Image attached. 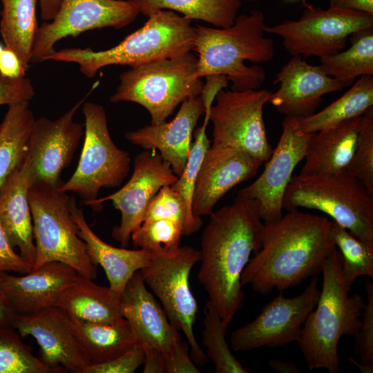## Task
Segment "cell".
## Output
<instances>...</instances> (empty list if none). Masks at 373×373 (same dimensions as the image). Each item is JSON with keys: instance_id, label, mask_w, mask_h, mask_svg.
<instances>
[{"instance_id": "obj_7", "label": "cell", "mask_w": 373, "mask_h": 373, "mask_svg": "<svg viewBox=\"0 0 373 373\" xmlns=\"http://www.w3.org/2000/svg\"><path fill=\"white\" fill-rule=\"evenodd\" d=\"M321 211L357 238L373 243V194L346 171L331 175L292 176L283 208Z\"/></svg>"}, {"instance_id": "obj_12", "label": "cell", "mask_w": 373, "mask_h": 373, "mask_svg": "<svg viewBox=\"0 0 373 373\" xmlns=\"http://www.w3.org/2000/svg\"><path fill=\"white\" fill-rule=\"evenodd\" d=\"M271 94L267 89L220 90L209 113L211 146L238 149L267 162L273 149L267 136L263 108Z\"/></svg>"}, {"instance_id": "obj_14", "label": "cell", "mask_w": 373, "mask_h": 373, "mask_svg": "<svg viewBox=\"0 0 373 373\" xmlns=\"http://www.w3.org/2000/svg\"><path fill=\"white\" fill-rule=\"evenodd\" d=\"M318 282L316 276L312 277L299 295L288 298L280 293L274 298L254 320L231 333V348L236 352H246L298 342L304 323L318 300Z\"/></svg>"}, {"instance_id": "obj_4", "label": "cell", "mask_w": 373, "mask_h": 373, "mask_svg": "<svg viewBox=\"0 0 373 373\" xmlns=\"http://www.w3.org/2000/svg\"><path fill=\"white\" fill-rule=\"evenodd\" d=\"M341 261L335 247L324 260L318 300L297 342L309 370L325 368L338 373L339 340L343 335L355 337L361 326L360 316L366 303L360 294L349 295L351 289L343 280Z\"/></svg>"}, {"instance_id": "obj_13", "label": "cell", "mask_w": 373, "mask_h": 373, "mask_svg": "<svg viewBox=\"0 0 373 373\" xmlns=\"http://www.w3.org/2000/svg\"><path fill=\"white\" fill-rule=\"evenodd\" d=\"M140 12L127 0H61L51 22L37 28L30 63L38 64L53 53L61 39L94 29H121L133 22Z\"/></svg>"}, {"instance_id": "obj_17", "label": "cell", "mask_w": 373, "mask_h": 373, "mask_svg": "<svg viewBox=\"0 0 373 373\" xmlns=\"http://www.w3.org/2000/svg\"><path fill=\"white\" fill-rule=\"evenodd\" d=\"M311 134L300 129L298 118L286 117L280 140L264 171L253 183L239 191L238 193L256 201L260 218L265 222L283 216L285 190L296 166L305 157Z\"/></svg>"}, {"instance_id": "obj_53", "label": "cell", "mask_w": 373, "mask_h": 373, "mask_svg": "<svg viewBox=\"0 0 373 373\" xmlns=\"http://www.w3.org/2000/svg\"><path fill=\"white\" fill-rule=\"evenodd\" d=\"M347 360L355 365L358 370L363 373H372L373 372V365H365L361 363H358L354 360L352 357H347Z\"/></svg>"}, {"instance_id": "obj_44", "label": "cell", "mask_w": 373, "mask_h": 373, "mask_svg": "<svg viewBox=\"0 0 373 373\" xmlns=\"http://www.w3.org/2000/svg\"><path fill=\"white\" fill-rule=\"evenodd\" d=\"M32 269V265L15 251L0 221V274L14 271L25 274Z\"/></svg>"}, {"instance_id": "obj_16", "label": "cell", "mask_w": 373, "mask_h": 373, "mask_svg": "<svg viewBox=\"0 0 373 373\" xmlns=\"http://www.w3.org/2000/svg\"><path fill=\"white\" fill-rule=\"evenodd\" d=\"M95 87L59 117L35 119L24 160L35 182L56 188L63 184L61 174L70 165L84 135V124L74 117Z\"/></svg>"}, {"instance_id": "obj_21", "label": "cell", "mask_w": 373, "mask_h": 373, "mask_svg": "<svg viewBox=\"0 0 373 373\" xmlns=\"http://www.w3.org/2000/svg\"><path fill=\"white\" fill-rule=\"evenodd\" d=\"M77 276L70 266L51 261L19 276L0 274V293L14 314H31L55 306Z\"/></svg>"}, {"instance_id": "obj_23", "label": "cell", "mask_w": 373, "mask_h": 373, "mask_svg": "<svg viewBox=\"0 0 373 373\" xmlns=\"http://www.w3.org/2000/svg\"><path fill=\"white\" fill-rule=\"evenodd\" d=\"M204 108L200 96L186 99L170 122L145 126L128 131L125 138L146 150H158L178 177L188 160L192 135Z\"/></svg>"}, {"instance_id": "obj_45", "label": "cell", "mask_w": 373, "mask_h": 373, "mask_svg": "<svg viewBox=\"0 0 373 373\" xmlns=\"http://www.w3.org/2000/svg\"><path fill=\"white\" fill-rule=\"evenodd\" d=\"M189 343L180 341L165 361V373H200L192 360Z\"/></svg>"}, {"instance_id": "obj_47", "label": "cell", "mask_w": 373, "mask_h": 373, "mask_svg": "<svg viewBox=\"0 0 373 373\" xmlns=\"http://www.w3.org/2000/svg\"><path fill=\"white\" fill-rule=\"evenodd\" d=\"M26 68L23 65L17 53L5 46L0 55V74L9 79L26 77Z\"/></svg>"}, {"instance_id": "obj_52", "label": "cell", "mask_w": 373, "mask_h": 373, "mask_svg": "<svg viewBox=\"0 0 373 373\" xmlns=\"http://www.w3.org/2000/svg\"><path fill=\"white\" fill-rule=\"evenodd\" d=\"M14 313L10 309L0 293V322L10 323V318Z\"/></svg>"}, {"instance_id": "obj_55", "label": "cell", "mask_w": 373, "mask_h": 373, "mask_svg": "<svg viewBox=\"0 0 373 373\" xmlns=\"http://www.w3.org/2000/svg\"><path fill=\"white\" fill-rule=\"evenodd\" d=\"M240 1L242 2V1H250V2H253V1H256L258 0H239Z\"/></svg>"}, {"instance_id": "obj_9", "label": "cell", "mask_w": 373, "mask_h": 373, "mask_svg": "<svg viewBox=\"0 0 373 373\" xmlns=\"http://www.w3.org/2000/svg\"><path fill=\"white\" fill-rule=\"evenodd\" d=\"M200 260L199 250L179 246L170 251L152 253L149 263L140 273L160 300L172 326L185 336L192 360L202 366L209 359L194 334L198 307L189 285L191 271Z\"/></svg>"}, {"instance_id": "obj_19", "label": "cell", "mask_w": 373, "mask_h": 373, "mask_svg": "<svg viewBox=\"0 0 373 373\" xmlns=\"http://www.w3.org/2000/svg\"><path fill=\"white\" fill-rule=\"evenodd\" d=\"M268 102L286 117L302 118L316 113L324 95L340 91L346 84L327 75L318 66L309 64L301 56H292L276 75Z\"/></svg>"}, {"instance_id": "obj_40", "label": "cell", "mask_w": 373, "mask_h": 373, "mask_svg": "<svg viewBox=\"0 0 373 373\" xmlns=\"http://www.w3.org/2000/svg\"><path fill=\"white\" fill-rule=\"evenodd\" d=\"M160 218L183 224L184 236L199 230L189 218L183 199L171 185L162 186L153 198L146 209L144 220Z\"/></svg>"}, {"instance_id": "obj_46", "label": "cell", "mask_w": 373, "mask_h": 373, "mask_svg": "<svg viewBox=\"0 0 373 373\" xmlns=\"http://www.w3.org/2000/svg\"><path fill=\"white\" fill-rule=\"evenodd\" d=\"M207 82L203 84L200 95L204 108V124H209V113L218 92L227 88L229 80L227 77L222 75H213L206 77Z\"/></svg>"}, {"instance_id": "obj_41", "label": "cell", "mask_w": 373, "mask_h": 373, "mask_svg": "<svg viewBox=\"0 0 373 373\" xmlns=\"http://www.w3.org/2000/svg\"><path fill=\"white\" fill-rule=\"evenodd\" d=\"M365 288L367 301L363 308V320L358 333L355 336V352L360 363L373 365V284L366 280Z\"/></svg>"}, {"instance_id": "obj_20", "label": "cell", "mask_w": 373, "mask_h": 373, "mask_svg": "<svg viewBox=\"0 0 373 373\" xmlns=\"http://www.w3.org/2000/svg\"><path fill=\"white\" fill-rule=\"evenodd\" d=\"M262 163L238 149L210 146L196 180L192 200L194 215L210 216L222 196L238 184L253 178Z\"/></svg>"}, {"instance_id": "obj_50", "label": "cell", "mask_w": 373, "mask_h": 373, "mask_svg": "<svg viewBox=\"0 0 373 373\" xmlns=\"http://www.w3.org/2000/svg\"><path fill=\"white\" fill-rule=\"evenodd\" d=\"M41 19L51 21L57 15L61 0H39Z\"/></svg>"}, {"instance_id": "obj_10", "label": "cell", "mask_w": 373, "mask_h": 373, "mask_svg": "<svg viewBox=\"0 0 373 373\" xmlns=\"http://www.w3.org/2000/svg\"><path fill=\"white\" fill-rule=\"evenodd\" d=\"M84 135L77 166L72 176L58 188L73 192L90 207L102 188L119 186L128 174L129 153L116 146L111 138L106 113L99 104L84 102Z\"/></svg>"}, {"instance_id": "obj_42", "label": "cell", "mask_w": 373, "mask_h": 373, "mask_svg": "<svg viewBox=\"0 0 373 373\" xmlns=\"http://www.w3.org/2000/svg\"><path fill=\"white\" fill-rule=\"evenodd\" d=\"M144 361V350L140 344L135 343L130 349L108 361L88 365L81 373H133Z\"/></svg>"}, {"instance_id": "obj_31", "label": "cell", "mask_w": 373, "mask_h": 373, "mask_svg": "<svg viewBox=\"0 0 373 373\" xmlns=\"http://www.w3.org/2000/svg\"><path fill=\"white\" fill-rule=\"evenodd\" d=\"M39 0H0V33L4 46L13 50L23 65L30 64L39 26L36 6Z\"/></svg>"}, {"instance_id": "obj_24", "label": "cell", "mask_w": 373, "mask_h": 373, "mask_svg": "<svg viewBox=\"0 0 373 373\" xmlns=\"http://www.w3.org/2000/svg\"><path fill=\"white\" fill-rule=\"evenodd\" d=\"M35 180L24 160L5 182L0 191V221L13 247L32 265L36 248L28 191Z\"/></svg>"}, {"instance_id": "obj_48", "label": "cell", "mask_w": 373, "mask_h": 373, "mask_svg": "<svg viewBox=\"0 0 373 373\" xmlns=\"http://www.w3.org/2000/svg\"><path fill=\"white\" fill-rule=\"evenodd\" d=\"M144 373H165V357L159 350H144Z\"/></svg>"}, {"instance_id": "obj_49", "label": "cell", "mask_w": 373, "mask_h": 373, "mask_svg": "<svg viewBox=\"0 0 373 373\" xmlns=\"http://www.w3.org/2000/svg\"><path fill=\"white\" fill-rule=\"evenodd\" d=\"M329 6L373 15V0H329Z\"/></svg>"}, {"instance_id": "obj_25", "label": "cell", "mask_w": 373, "mask_h": 373, "mask_svg": "<svg viewBox=\"0 0 373 373\" xmlns=\"http://www.w3.org/2000/svg\"><path fill=\"white\" fill-rule=\"evenodd\" d=\"M70 211L78 227V234L86 245L88 254L95 265H100L106 275L109 287L118 296L132 276L150 262L152 253L142 249H128L111 246L97 236L88 224L83 211L72 198Z\"/></svg>"}, {"instance_id": "obj_30", "label": "cell", "mask_w": 373, "mask_h": 373, "mask_svg": "<svg viewBox=\"0 0 373 373\" xmlns=\"http://www.w3.org/2000/svg\"><path fill=\"white\" fill-rule=\"evenodd\" d=\"M373 107V77H359L341 97L318 113L298 118L300 129L311 134L361 116Z\"/></svg>"}, {"instance_id": "obj_5", "label": "cell", "mask_w": 373, "mask_h": 373, "mask_svg": "<svg viewBox=\"0 0 373 373\" xmlns=\"http://www.w3.org/2000/svg\"><path fill=\"white\" fill-rule=\"evenodd\" d=\"M147 17L143 26L112 48L98 51L90 48H64L55 50L45 61L77 64L84 75L93 78L108 66L133 67L193 50L192 19L168 10L155 11Z\"/></svg>"}, {"instance_id": "obj_36", "label": "cell", "mask_w": 373, "mask_h": 373, "mask_svg": "<svg viewBox=\"0 0 373 373\" xmlns=\"http://www.w3.org/2000/svg\"><path fill=\"white\" fill-rule=\"evenodd\" d=\"M0 322V373L55 372L34 356L18 332Z\"/></svg>"}, {"instance_id": "obj_11", "label": "cell", "mask_w": 373, "mask_h": 373, "mask_svg": "<svg viewBox=\"0 0 373 373\" xmlns=\"http://www.w3.org/2000/svg\"><path fill=\"white\" fill-rule=\"evenodd\" d=\"M298 20H285L265 32L283 39L291 56H316L320 59L343 50L350 36L361 29L373 27V15L330 7L326 10L305 3Z\"/></svg>"}, {"instance_id": "obj_54", "label": "cell", "mask_w": 373, "mask_h": 373, "mask_svg": "<svg viewBox=\"0 0 373 373\" xmlns=\"http://www.w3.org/2000/svg\"><path fill=\"white\" fill-rule=\"evenodd\" d=\"M5 46H3L1 42H0V55L1 53L2 52L3 48H4Z\"/></svg>"}, {"instance_id": "obj_38", "label": "cell", "mask_w": 373, "mask_h": 373, "mask_svg": "<svg viewBox=\"0 0 373 373\" xmlns=\"http://www.w3.org/2000/svg\"><path fill=\"white\" fill-rule=\"evenodd\" d=\"M184 235L183 224L170 219L146 220L135 229L131 239L134 245L151 253L178 248Z\"/></svg>"}, {"instance_id": "obj_26", "label": "cell", "mask_w": 373, "mask_h": 373, "mask_svg": "<svg viewBox=\"0 0 373 373\" xmlns=\"http://www.w3.org/2000/svg\"><path fill=\"white\" fill-rule=\"evenodd\" d=\"M362 116L312 133L302 175H331L345 172L354 153Z\"/></svg>"}, {"instance_id": "obj_34", "label": "cell", "mask_w": 373, "mask_h": 373, "mask_svg": "<svg viewBox=\"0 0 373 373\" xmlns=\"http://www.w3.org/2000/svg\"><path fill=\"white\" fill-rule=\"evenodd\" d=\"M329 236L341 254V275L349 288L360 276L373 278V243L363 241L331 220Z\"/></svg>"}, {"instance_id": "obj_56", "label": "cell", "mask_w": 373, "mask_h": 373, "mask_svg": "<svg viewBox=\"0 0 373 373\" xmlns=\"http://www.w3.org/2000/svg\"><path fill=\"white\" fill-rule=\"evenodd\" d=\"M286 1H296V0H286Z\"/></svg>"}, {"instance_id": "obj_39", "label": "cell", "mask_w": 373, "mask_h": 373, "mask_svg": "<svg viewBox=\"0 0 373 373\" xmlns=\"http://www.w3.org/2000/svg\"><path fill=\"white\" fill-rule=\"evenodd\" d=\"M345 171L373 194V107L362 116L354 153Z\"/></svg>"}, {"instance_id": "obj_43", "label": "cell", "mask_w": 373, "mask_h": 373, "mask_svg": "<svg viewBox=\"0 0 373 373\" xmlns=\"http://www.w3.org/2000/svg\"><path fill=\"white\" fill-rule=\"evenodd\" d=\"M35 94L33 85L29 78L9 79L0 74V105L29 102Z\"/></svg>"}, {"instance_id": "obj_1", "label": "cell", "mask_w": 373, "mask_h": 373, "mask_svg": "<svg viewBox=\"0 0 373 373\" xmlns=\"http://www.w3.org/2000/svg\"><path fill=\"white\" fill-rule=\"evenodd\" d=\"M261 220L256 201L238 193L212 212L202 236L198 278L227 327L242 307L241 275L260 249Z\"/></svg>"}, {"instance_id": "obj_51", "label": "cell", "mask_w": 373, "mask_h": 373, "mask_svg": "<svg viewBox=\"0 0 373 373\" xmlns=\"http://www.w3.org/2000/svg\"><path fill=\"white\" fill-rule=\"evenodd\" d=\"M269 365L279 373H298L300 372L298 367L292 362H285L280 359H269Z\"/></svg>"}, {"instance_id": "obj_29", "label": "cell", "mask_w": 373, "mask_h": 373, "mask_svg": "<svg viewBox=\"0 0 373 373\" xmlns=\"http://www.w3.org/2000/svg\"><path fill=\"white\" fill-rule=\"evenodd\" d=\"M35 120L29 102L8 106L0 123V191L26 158Z\"/></svg>"}, {"instance_id": "obj_8", "label": "cell", "mask_w": 373, "mask_h": 373, "mask_svg": "<svg viewBox=\"0 0 373 373\" xmlns=\"http://www.w3.org/2000/svg\"><path fill=\"white\" fill-rule=\"evenodd\" d=\"M71 200L66 192L46 184L35 182L30 186L28 200L36 248L32 269L57 261L93 280L97 277V265L78 234L70 211Z\"/></svg>"}, {"instance_id": "obj_27", "label": "cell", "mask_w": 373, "mask_h": 373, "mask_svg": "<svg viewBox=\"0 0 373 373\" xmlns=\"http://www.w3.org/2000/svg\"><path fill=\"white\" fill-rule=\"evenodd\" d=\"M55 306L71 318L106 323L123 318L121 297L109 287L78 274L63 291Z\"/></svg>"}, {"instance_id": "obj_15", "label": "cell", "mask_w": 373, "mask_h": 373, "mask_svg": "<svg viewBox=\"0 0 373 373\" xmlns=\"http://www.w3.org/2000/svg\"><path fill=\"white\" fill-rule=\"evenodd\" d=\"M178 179L171 165L155 150H147L134 159L133 174L126 184L116 192L94 200L90 207L95 211L102 203L111 200L121 213L119 225L112 230L113 238L122 247H126L133 232L142 223L146 209L160 189L172 185Z\"/></svg>"}, {"instance_id": "obj_35", "label": "cell", "mask_w": 373, "mask_h": 373, "mask_svg": "<svg viewBox=\"0 0 373 373\" xmlns=\"http://www.w3.org/2000/svg\"><path fill=\"white\" fill-rule=\"evenodd\" d=\"M204 314L202 343L206 350L205 354L207 358L213 364L214 372H249L232 354L225 339L228 327L210 300L204 305Z\"/></svg>"}, {"instance_id": "obj_28", "label": "cell", "mask_w": 373, "mask_h": 373, "mask_svg": "<svg viewBox=\"0 0 373 373\" xmlns=\"http://www.w3.org/2000/svg\"><path fill=\"white\" fill-rule=\"evenodd\" d=\"M69 318L88 365L108 361L136 343L132 329L124 318L106 323H90Z\"/></svg>"}, {"instance_id": "obj_33", "label": "cell", "mask_w": 373, "mask_h": 373, "mask_svg": "<svg viewBox=\"0 0 373 373\" xmlns=\"http://www.w3.org/2000/svg\"><path fill=\"white\" fill-rule=\"evenodd\" d=\"M346 50L320 59L319 66L327 75L350 86L358 77L373 75V27L350 36Z\"/></svg>"}, {"instance_id": "obj_37", "label": "cell", "mask_w": 373, "mask_h": 373, "mask_svg": "<svg viewBox=\"0 0 373 373\" xmlns=\"http://www.w3.org/2000/svg\"><path fill=\"white\" fill-rule=\"evenodd\" d=\"M207 125L204 124L195 132V141L192 142L186 166L177 180L171 186L183 199L189 218L200 229L202 220L194 215L192 200L198 175L204 155L211 146V141L206 133Z\"/></svg>"}, {"instance_id": "obj_32", "label": "cell", "mask_w": 373, "mask_h": 373, "mask_svg": "<svg viewBox=\"0 0 373 373\" xmlns=\"http://www.w3.org/2000/svg\"><path fill=\"white\" fill-rule=\"evenodd\" d=\"M140 13L148 17L151 13L168 10L176 11L191 19L200 20L217 28L231 26L242 6L239 0H127Z\"/></svg>"}, {"instance_id": "obj_22", "label": "cell", "mask_w": 373, "mask_h": 373, "mask_svg": "<svg viewBox=\"0 0 373 373\" xmlns=\"http://www.w3.org/2000/svg\"><path fill=\"white\" fill-rule=\"evenodd\" d=\"M121 305L122 316L129 323L136 343L143 350H159L166 361L182 339L164 310L146 289L140 271L128 282L121 296Z\"/></svg>"}, {"instance_id": "obj_6", "label": "cell", "mask_w": 373, "mask_h": 373, "mask_svg": "<svg viewBox=\"0 0 373 373\" xmlns=\"http://www.w3.org/2000/svg\"><path fill=\"white\" fill-rule=\"evenodd\" d=\"M198 59L191 51L124 71L110 102H130L147 110L152 124L166 121L186 99L200 95L203 82L195 76Z\"/></svg>"}, {"instance_id": "obj_18", "label": "cell", "mask_w": 373, "mask_h": 373, "mask_svg": "<svg viewBox=\"0 0 373 373\" xmlns=\"http://www.w3.org/2000/svg\"><path fill=\"white\" fill-rule=\"evenodd\" d=\"M10 325L21 337L32 336L41 360L55 372L81 373L88 363L77 341L69 317L56 306L28 314H14Z\"/></svg>"}, {"instance_id": "obj_57", "label": "cell", "mask_w": 373, "mask_h": 373, "mask_svg": "<svg viewBox=\"0 0 373 373\" xmlns=\"http://www.w3.org/2000/svg\"><path fill=\"white\" fill-rule=\"evenodd\" d=\"M0 14H1V9H0Z\"/></svg>"}, {"instance_id": "obj_3", "label": "cell", "mask_w": 373, "mask_h": 373, "mask_svg": "<svg viewBox=\"0 0 373 373\" xmlns=\"http://www.w3.org/2000/svg\"><path fill=\"white\" fill-rule=\"evenodd\" d=\"M264 14L259 10L237 16L227 28L194 26L193 50L198 54V78L222 75L231 82V90L258 89L265 82V71L254 64L267 62L274 56L273 41L264 36Z\"/></svg>"}, {"instance_id": "obj_2", "label": "cell", "mask_w": 373, "mask_h": 373, "mask_svg": "<svg viewBox=\"0 0 373 373\" xmlns=\"http://www.w3.org/2000/svg\"><path fill=\"white\" fill-rule=\"evenodd\" d=\"M330 224L325 216L298 209L265 222L260 249L242 273V286L250 285L265 295L274 288L282 291L316 276L335 247L329 236Z\"/></svg>"}]
</instances>
